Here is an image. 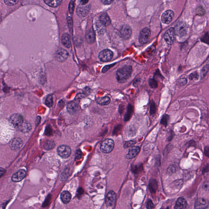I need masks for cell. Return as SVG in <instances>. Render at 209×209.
Returning a JSON list of instances; mask_svg holds the SVG:
<instances>
[{
    "label": "cell",
    "mask_w": 209,
    "mask_h": 209,
    "mask_svg": "<svg viewBox=\"0 0 209 209\" xmlns=\"http://www.w3.org/2000/svg\"><path fill=\"white\" fill-rule=\"evenodd\" d=\"M176 169V166H174V165H172L171 166V165L167 169V172L169 173H173L175 172Z\"/></svg>",
    "instance_id": "74e56055"
},
{
    "label": "cell",
    "mask_w": 209,
    "mask_h": 209,
    "mask_svg": "<svg viewBox=\"0 0 209 209\" xmlns=\"http://www.w3.org/2000/svg\"><path fill=\"white\" fill-rule=\"evenodd\" d=\"M74 10V4L73 1H72L70 3L69 6V10L71 13H73Z\"/></svg>",
    "instance_id": "b9f144b4"
},
{
    "label": "cell",
    "mask_w": 209,
    "mask_h": 209,
    "mask_svg": "<svg viewBox=\"0 0 209 209\" xmlns=\"http://www.w3.org/2000/svg\"><path fill=\"white\" fill-rule=\"evenodd\" d=\"M140 81V80L138 79L136 80V81H135V83H134V86H138V84H137V83H139Z\"/></svg>",
    "instance_id": "7dc6e473"
},
{
    "label": "cell",
    "mask_w": 209,
    "mask_h": 209,
    "mask_svg": "<svg viewBox=\"0 0 209 209\" xmlns=\"http://www.w3.org/2000/svg\"><path fill=\"white\" fill-rule=\"evenodd\" d=\"M100 21L103 24L106 26H109L111 23V21L108 16L106 13H103L100 17Z\"/></svg>",
    "instance_id": "603a6c76"
},
{
    "label": "cell",
    "mask_w": 209,
    "mask_h": 209,
    "mask_svg": "<svg viewBox=\"0 0 209 209\" xmlns=\"http://www.w3.org/2000/svg\"><path fill=\"white\" fill-rule=\"evenodd\" d=\"M89 0H81V3L82 5H86L88 4Z\"/></svg>",
    "instance_id": "bcb514c9"
},
{
    "label": "cell",
    "mask_w": 209,
    "mask_h": 209,
    "mask_svg": "<svg viewBox=\"0 0 209 209\" xmlns=\"http://www.w3.org/2000/svg\"><path fill=\"white\" fill-rule=\"evenodd\" d=\"M151 32L147 28H145L141 30L139 35V41L141 44H145L148 41L150 37Z\"/></svg>",
    "instance_id": "8992f818"
},
{
    "label": "cell",
    "mask_w": 209,
    "mask_h": 209,
    "mask_svg": "<svg viewBox=\"0 0 209 209\" xmlns=\"http://www.w3.org/2000/svg\"><path fill=\"white\" fill-rule=\"evenodd\" d=\"M133 112H134V107L131 105H129L128 106L126 113L125 116V120H129L130 117H131Z\"/></svg>",
    "instance_id": "484cf974"
},
{
    "label": "cell",
    "mask_w": 209,
    "mask_h": 209,
    "mask_svg": "<svg viewBox=\"0 0 209 209\" xmlns=\"http://www.w3.org/2000/svg\"><path fill=\"white\" fill-rule=\"evenodd\" d=\"M114 64H113H113H112V65H107V66L104 67L103 69L102 72L103 73L106 72L109 69H110L111 68V67H112V66H114Z\"/></svg>",
    "instance_id": "7bdbcfd3"
},
{
    "label": "cell",
    "mask_w": 209,
    "mask_h": 209,
    "mask_svg": "<svg viewBox=\"0 0 209 209\" xmlns=\"http://www.w3.org/2000/svg\"><path fill=\"white\" fill-rule=\"evenodd\" d=\"M187 83V80L185 78H182L179 80L178 84L180 86H184Z\"/></svg>",
    "instance_id": "f35d334b"
},
{
    "label": "cell",
    "mask_w": 209,
    "mask_h": 209,
    "mask_svg": "<svg viewBox=\"0 0 209 209\" xmlns=\"http://www.w3.org/2000/svg\"><path fill=\"white\" fill-rule=\"evenodd\" d=\"M10 121L14 127L20 128L23 125V120L22 116L20 114H14L10 116Z\"/></svg>",
    "instance_id": "277c9868"
},
{
    "label": "cell",
    "mask_w": 209,
    "mask_h": 209,
    "mask_svg": "<svg viewBox=\"0 0 209 209\" xmlns=\"http://www.w3.org/2000/svg\"><path fill=\"white\" fill-rule=\"evenodd\" d=\"M174 15V12L172 10H168L165 11L162 15V22L166 24H169L172 21Z\"/></svg>",
    "instance_id": "9c48e42d"
},
{
    "label": "cell",
    "mask_w": 209,
    "mask_h": 209,
    "mask_svg": "<svg viewBox=\"0 0 209 209\" xmlns=\"http://www.w3.org/2000/svg\"><path fill=\"white\" fill-rule=\"evenodd\" d=\"M45 104L47 106L51 108L53 105V98L52 95H49L47 97L45 101Z\"/></svg>",
    "instance_id": "4316f807"
},
{
    "label": "cell",
    "mask_w": 209,
    "mask_h": 209,
    "mask_svg": "<svg viewBox=\"0 0 209 209\" xmlns=\"http://www.w3.org/2000/svg\"><path fill=\"white\" fill-rule=\"evenodd\" d=\"M187 205V203L186 199L183 198H179L177 200L174 208L184 209L186 208Z\"/></svg>",
    "instance_id": "ffe728a7"
},
{
    "label": "cell",
    "mask_w": 209,
    "mask_h": 209,
    "mask_svg": "<svg viewBox=\"0 0 209 209\" xmlns=\"http://www.w3.org/2000/svg\"><path fill=\"white\" fill-rule=\"evenodd\" d=\"M19 0H4V2L8 6H13L16 5Z\"/></svg>",
    "instance_id": "d6a6232c"
},
{
    "label": "cell",
    "mask_w": 209,
    "mask_h": 209,
    "mask_svg": "<svg viewBox=\"0 0 209 209\" xmlns=\"http://www.w3.org/2000/svg\"><path fill=\"white\" fill-rule=\"evenodd\" d=\"M67 109L69 114H74L78 112L79 109V107L77 103L75 102H72L67 105Z\"/></svg>",
    "instance_id": "e0dca14e"
},
{
    "label": "cell",
    "mask_w": 209,
    "mask_h": 209,
    "mask_svg": "<svg viewBox=\"0 0 209 209\" xmlns=\"http://www.w3.org/2000/svg\"><path fill=\"white\" fill-rule=\"evenodd\" d=\"M2 18V13L0 11V21H1V20Z\"/></svg>",
    "instance_id": "c3c4849f"
},
{
    "label": "cell",
    "mask_w": 209,
    "mask_h": 209,
    "mask_svg": "<svg viewBox=\"0 0 209 209\" xmlns=\"http://www.w3.org/2000/svg\"><path fill=\"white\" fill-rule=\"evenodd\" d=\"M208 201L205 198H199L197 199L195 204V208L204 209L208 207Z\"/></svg>",
    "instance_id": "2e32d148"
},
{
    "label": "cell",
    "mask_w": 209,
    "mask_h": 209,
    "mask_svg": "<svg viewBox=\"0 0 209 209\" xmlns=\"http://www.w3.org/2000/svg\"><path fill=\"white\" fill-rule=\"evenodd\" d=\"M57 152L61 157L66 159L70 156L71 150L69 147L63 145L59 147L57 149Z\"/></svg>",
    "instance_id": "ba28073f"
},
{
    "label": "cell",
    "mask_w": 209,
    "mask_h": 209,
    "mask_svg": "<svg viewBox=\"0 0 209 209\" xmlns=\"http://www.w3.org/2000/svg\"><path fill=\"white\" fill-rule=\"evenodd\" d=\"M140 148L138 146H132L130 148L126 155L127 159H132L135 158L140 152Z\"/></svg>",
    "instance_id": "ac0fdd59"
},
{
    "label": "cell",
    "mask_w": 209,
    "mask_h": 209,
    "mask_svg": "<svg viewBox=\"0 0 209 209\" xmlns=\"http://www.w3.org/2000/svg\"><path fill=\"white\" fill-rule=\"evenodd\" d=\"M199 78V74L198 73L195 72L190 74L189 76V79L190 80H192L194 79L198 80Z\"/></svg>",
    "instance_id": "e575fe53"
},
{
    "label": "cell",
    "mask_w": 209,
    "mask_h": 209,
    "mask_svg": "<svg viewBox=\"0 0 209 209\" xmlns=\"http://www.w3.org/2000/svg\"><path fill=\"white\" fill-rule=\"evenodd\" d=\"M196 13L198 15L202 16L205 13V11L202 7H199L196 9Z\"/></svg>",
    "instance_id": "d590c367"
},
{
    "label": "cell",
    "mask_w": 209,
    "mask_h": 209,
    "mask_svg": "<svg viewBox=\"0 0 209 209\" xmlns=\"http://www.w3.org/2000/svg\"><path fill=\"white\" fill-rule=\"evenodd\" d=\"M26 174V172L24 169L18 170L11 177V180L13 182H18L22 180Z\"/></svg>",
    "instance_id": "4fadbf2b"
},
{
    "label": "cell",
    "mask_w": 209,
    "mask_h": 209,
    "mask_svg": "<svg viewBox=\"0 0 209 209\" xmlns=\"http://www.w3.org/2000/svg\"><path fill=\"white\" fill-rule=\"evenodd\" d=\"M6 171L4 169H0V178L1 177L6 173Z\"/></svg>",
    "instance_id": "f6af8a7d"
},
{
    "label": "cell",
    "mask_w": 209,
    "mask_h": 209,
    "mask_svg": "<svg viewBox=\"0 0 209 209\" xmlns=\"http://www.w3.org/2000/svg\"><path fill=\"white\" fill-rule=\"evenodd\" d=\"M156 110H157V108H156L155 104L153 101H151L150 104V114L151 115L155 114Z\"/></svg>",
    "instance_id": "1f68e13d"
},
{
    "label": "cell",
    "mask_w": 209,
    "mask_h": 209,
    "mask_svg": "<svg viewBox=\"0 0 209 209\" xmlns=\"http://www.w3.org/2000/svg\"><path fill=\"white\" fill-rule=\"evenodd\" d=\"M136 143H137V142L135 141H134V140H130V141H127L124 145V147L125 148H128V147L134 145L136 144Z\"/></svg>",
    "instance_id": "836d02e7"
},
{
    "label": "cell",
    "mask_w": 209,
    "mask_h": 209,
    "mask_svg": "<svg viewBox=\"0 0 209 209\" xmlns=\"http://www.w3.org/2000/svg\"><path fill=\"white\" fill-rule=\"evenodd\" d=\"M154 207V205L151 200H149L147 203V209H152Z\"/></svg>",
    "instance_id": "60d3db41"
},
{
    "label": "cell",
    "mask_w": 209,
    "mask_h": 209,
    "mask_svg": "<svg viewBox=\"0 0 209 209\" xmlns=\"http://www.w3.org/2000/svg\"><path fill=\"white\" fill-rule=\"evenodd\" d=\"M71 194L68 191H64L61 193V200L63 203H68L71 199Z\"/></svg>",
    "instance_id": "7402d4cb"
},
{
    "label": "cell",
    "mask_w": 209,
    "mask_h": 209,
    "mask_svg": "<svg viewBox=\"0 0 209 209\" xmlns=\"http://www.w3.org/2000/svg\"><path fill=\"white\" fill-rule=\"evenodd\" d=\"M131 29L127 25L123 26L120 30V33L122 37L125 39H129L132 35Z\"/></svg>",
    "instance_id": "8fae6325"
},
{
    "label": "cell",
    "mask_w": 209,
    "mask_h": 209,
    "mask_svg": "<svg viewBox=\"0 0 209 209\" xmlns=\"http://www.w3.org/2000/svg\"><path fill=\"white\" fill-rule=\"evenodd\" d=\"M201 41L205 43L209 44V34L208 32L202 38Z\"/></svg>",
    "instance_id": "8d00e7d4"
},
{
    "label": "cell",
    "mask_w": 209,
    "mask_h": 209,
    "mask_svg": "<svg viewBox=\"0 0 209 209\" xmlns=\"http://www.w3.org/2000/svg\"><path fill=\"white\" fill-rule=\"evenodd\" d=\"M62 44L63 45L67 48H69L71 46V43L70 38L68 34H64L63 35L61 39Z\"/></svg>",
    "instance_id": "44dd1931"
},
{
    "label": "cell",
    "mask_w": 209,
    "mask_h": 209,
    "mask_svg": "<svg viewBox=\"0 0 209 209\" xmlns=\"http://www.w3.org/2000/svg\"><path fill=\"white\" fill-rule=\"evenodd\" d=\"M23 145L22 141L18 138H14L10 142V147L13 150H18L21 148Z\"/></svg>",
    "instance_id": "7c38bea8"
},
{
    "label": "cell",
    "mask_w": 209,
    "mask_h": 209,
    "mask_svg": "<svg viewBox=\"0 0 209 209\" xmlns=\"http://www.w3.org/2000/svg\"><path fill=\"white\" fill-rule=\"evenodd\" d=\"M89 7L88 5L80 4L77 9V13L81 17L86 16L88 14L89 11Z\"/></svg>",
    "instance_id": "5bb4252c"
},
{
    "label": "cell",
    "mask_w": 209,
    "mask_h": 209,
    "mask_svg": "<svg viewBox=\"0 0 209 209\" xmlns=\"http://www.w3.org/2000/svg\"><path fill=\"white\" fill-rule=\"evenodd\" d=\"M86 40L87 43L89 44H92L95 41V34L92 29H90L86 34Z\"/></svg>",
    "instance_id": "d6986e66"
},
{
    "label": "cell",
    "mask_w": 209,
    "mask_h": 209,
    "mask_svg": "<svg viewBox=\"0 0 209 209\" xmlns=\"http://www.w3.org/2000/svg\"><path fill=\"white\" fill-rule=\"evenodd\" d=\"M132 68L130 65H125L118 69L116 72V78L120 84L125 83L131 76Z\"/></svg>",
    "instance_id": "6da1fadb"
},
{
    "label": "cell",
    "mask_w": 209,
    "mask_h": 209,
    "mask_svg": "<svg viewBox=\"0 0 209 209\" xmlns=\"http://www.w3.org/2000/svg\"><path fill=\"white\" fill-rule=\"evenodd\" d=\"M82 155V153L81 150H78L77 151L76 153L75 154L76 159H81V157Z\"/></svg>",
    "instance_id": "ab89813d"
},
{
    "label": "cell",
    "mask_w": 209,
    "mask_h": 209,
    "mask_svg": "<svg viewBox=\"0 0 209 209\" xmlns=\"http://www.w3.org/2000/svg\"><path fill=\"white\" fill-rule=\"evenodd\" d=\"M45 3L51 7H56L60 5L62 0H44Z\"/></svg>",
    "instance_id": "d4e9b609"
},
{
    "label": "cell",
    "mask_w": 209,
    "mask_h": 209,
    "mask_svg": "<svg viewBox=\"0 0 209 209\" xmlns=\"http://www.w3.org/2000/svg\"><path fill=\"white\" fill-rule=\"evenodd\" d=\"M113 56V53L110 50H103L100 52L98 55L99 59L101 61L103 62L109 61L112 59Z\"/></svg>",
    "instance_id": "52a82bcc"
},
{
    "label": "cell",
    "mask_w": 209,
    "mask_h": 209,
    "mask_svg": "<svg viewBox=\"0 0 209 209\" xmlns=\"http://www.w3.org/2000/svg\"><path fill=\"white\" fill-rule=\"evenodd\" d=\"M116 194L113 191H110L107 194L106 198V204L107 206L111 207L114 205L116 200Z\"/></svg>",
    "instance_id": "9a60e30c"
},
{
    "label": "cell",
    "mask_w": 209,
    "mask_h": 209,
    "mask_svg": "<svg viewBox=\"0 0 209 209\" xmlns=\"http://www.w3.org/2000/svg\"><path fill=\"white\" fill-rule=\"evenodd\" d=\"M208 64L204 66L203 68L201 69V72H200V76L202 78L204 77L207 73L208 71L209 66Z\"/></svg>",
    "instance_id": "f1b7e54d"
},
{
    "label": "cell",
    "mask_w": 209,
    "mask_h": 209,
    "mask_svg": "<svg viewBox=\"0 0 209 209\" xmlns=\"http://www.w3.org/2000/svg\"><path fill=\"white\" fill-rule=\"evenodd\" d=\"M149 84L152 88H156L158 87V83L157 80L154 79H149Z\"/></svg>",
    "instance_id": "83f0119b"
},
{
    "label": "cell",
    "mask_w": 209,
    "mask_h": 209,
    "mask_svg": "<svg viewBox=\"0 0 209 209\" xmlns=\"http://www.w3.org/2000/svg\"><path fill=\"white\" fill-rule=\"evenodd\" d=\"M55 145V143L53 141H47V142L45 143L44 145V147L45 149L49 150V149H52L53 148Z\"/></svg>",
    "instance_id": "4dcf8cb0"
},
{
    "label": "cell",
    "mask_w": 209,
    "mask_h": 209,
    "mask_svg": "<svg viewBox=\"0 0 209 209\" xmlns=\"http://www.w3.org/2000/svg\"><path fill=\"white\" fill-rule=\"evenodd\" d=\"M169 119V115H167V114H165L162 117V120H161V123L166 126L167 125Z\"/></svg>",
    "instance_id": "f546056e"
},
{
    "label": "cell",
    "mask_w": 209,
    "mask_h": 209,
    "mask_svg": "<svg viewBox=\"0 0 209 209\" xmlns=\"http://www.w3.org/2000/svg\"><path fill=\"white\" fill-rule=\"evenodd\" d=\"M102 3L105 5H109L113 2V0H101Z\"/></svg>",
    "instance_id": "ee69618b"
},
{
    "label": "cell",
    "mask_w": 209,
    "mask_h": 209,
    "mask_svg": "<svg viewBox=\"0 0 209 209\" xmlns=\"http://www.w3.org/2000/svg\"><path fill=\"white\" fill-rule=\"evenodd\" d=\"M69 54L66 50L64 49H59L57 51L55 54V58L59 62H63L68 58Z\"/></svg>",
    "instance_id": "30bf717a"
},
{
    "label": "cell",
    "mask_w": 209,
    "mask_h": 209,
    "mask_svg": "<svg viewBox=\"0 0 209 209\" xmlns=\"http://www.w3.org/2000/svg\"><path fill=\"white\" fill-rule=\"evenodd\" d=\"M110 98L108 96L100 98L96 100V102L98 104L101 106H106L108 105L110 103Z\"/></svg>",
    "instance_id": "cb8c5ba5"
},
{
    "label": "cell",
    "mask_w": 209,
    "mask_h": 209,
    "mask_svg": "<svg viewBox=\"0 0 209 209\" xmlns=\"http://www.w3.org/2000/svg\"><path fill=\"white\" fill-rule=\"evenodd\" d=\"M114 146V141L112 139H107L101 145V149L105 153H109L113 150Z\"/></svg>",
    "instance_id": "3957f363"
},
{
    "label": "cell",
    "mask_w": 209,
    "mask_h": 209,
    "mask_svg": "<svg viewBox=\"0 0 209 209\" xmlns=\"http://www.w3.org/2000/svg\"><path fill=\"white\" fill-rule=\"evenodd\" d=\"M164 37L167 44L169 45L173 44L176 39V34L174 28H171L168 29L164 34Z\"/></svg>",
    "instance_id": "5b68a950"
},
{
    "label": "cell",
    "mask_w": 209,
    "mask_h": 209,
    "mask_svg": "<svg viewBox=\"0 0 209 209\" xmlns=\"http://www.w3.org/2000/svg\"><path fill=\"white\" fill-rule=\"evenodd\" d=\"M176 35L179 37H183L186 34L188 30L187 25L183 22L178 23L174 28Z\"/></svg>",
    "instance_id": "7a4b0ae2"
}]
</instances>
